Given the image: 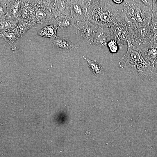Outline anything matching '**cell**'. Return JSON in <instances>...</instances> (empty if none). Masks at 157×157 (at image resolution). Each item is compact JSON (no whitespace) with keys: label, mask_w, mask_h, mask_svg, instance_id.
Masks as SVG:
<instances>
[{"label":"cell","mask_w":157,"mask_h":157,"mask_svg":"<svg viewBox=\"0 0 157 157\" xmlns=\"http://www.w3.org/2000/svg\"><path fill=\"white\" fill-rule=\"evenodd\" d=\"M87 8L88 20L101 27L110 28L124 22L121 15L122 4L112 0H84Z\"/></svg>","instance_id":"6da1fadb"},{"label":"cell","mask_w":157,"mask_h":157,"mask_svg":"<svg viewBox=\"0 0 157 157\" xmlns=\"http://www.w3.org/2000/svg\"><path fill=\"white\" fill-rule=\"evenodd\" d=\"M126 40L127 51L119 61V67L143 78H153L157 74V68L144 58L140 49L133 45L129 39Z\"/></svg>","instance_id":"7a4b0ae2"},{"label":"cell","mask_w":157,"mask_h":157,"mask_svg":"<svg viewBox=\"0 0 157 157\" xmlns=\"http://www.w3.org/2000/svg\"><path fill=\"white\" fill-rule=\"evenodd\" d=\"M121 15L127 27L133 28L150 24L152 9L145 5L141 0H124Z\"/></svg>","instance_id":"3957f363"},{"label":"cell","mask_w":157,"mask_h":157,"mask_svg":"<svg viewBox=\"0 0 157 157\" xmlns=\"http://www.w3.org/2000/svg\"><path fill=\"white\" fill-rule=\"evenodd\" d=\"M128 32L129 40L135 46L140 48L150 43V24L134 28L129 30Z\"/></svg>","instance_id":"277c9868"},{"label":"cell","mask_w":157,"mask_h":157,"mask_svg":"<svg viewBox=\"0 0 157 157\" xmlns=\"http://www.w3.org/2000/svg\"><path fill=\"white\" fill-rule=\"evenodd\" d=\"M76 34L82 37L88 43L94 44V38L98 26L89 20L76 21Z\"/></svg>","instance_id":"5b68a950"},{"label":"cell","mask_w":157,"mask_h":157,"mask_svg":"<svg viewBox=\"0 0 157 157\" xmlns=\"http://www.w3.org/2000/svg\"><path fill=\"white\" fill-rule=\"evenodd\" d=\"M35 6L33 17V23L35 24L39 23L47 25L54 24L55 17L52 13L47 9L38 5L34 0Z\"/></svg>","instance_id":"8992f818"},{"label":"cell","mask_w":157,"mask_h":157,"mask_svg":"<svg viewBox=\"0 0 157 157\" xmlns=\"http://www.w3.org/2000/svg\"><path fill=\"white\" fill-rule=\"evenodd\" d=\"M70 17L76 21L88 20L87 8L84 0H71Z\"/></svg>","instance_id":"52a82bcc"},{"label":"cell","mask_w":157,"mask_h":157,"mask_svg":"<svg viewBox=\"0 0 157 157\" xmlns=\"http://www.w3.org/2000/svg\"><path fill=\"white\" fill-rule=\"evenodd\" d=\"M35 8L34 0H21L18 20H22L35 25L33 21Z\"/></svg>","instance_id":"ba28073f"},{"label":"cell","mask_w":157,"mask_h":157,"mask_svg":"<svg viewBox=\"0 0 157 157\" xmlns=\"http://www.w3.org/2000/svg\"><path fill=\"white\" fill-rule=\"evenodd\" d=\"M71 0H54L51 12L55 17L64 15L70 17Z\"/></svg>","instance_id":"9c48e42d"},{"label":"cell","mask_w":157,"mask_h":157,"mask_svg":"<svg viewBox=\"0 0 157 157\" xmlns=\"http://www.w3.org/2000/svg\"><path fill=\"white\" fill-rule=\"evenodd\" d=\"M144 55V59L155 67L157 61V42H153L140 47Z\"/></svg>","instance_id":"30bf717a"},{"label":"cell","mask_w":157,"mask_h":157,"mask_svg":"<svg viewBox=\"0 0 157 157\" xmlns=\"http://www.w3.org/2000/svg\"><path fill=\"white\" fill-rule=\"evenodd\" d=\"M50 45L53 48L65 51H69L75 47V45L66 37L57 36L50 38Z\"/></svg>","instance_id":"8fae6325"},{"label":"cell","mask_w":157,"mask_h":157,"mask_svg":"<svg viewBox=\"0 0 157 157\" xmlns=\"http://www.w3.org/2000/svg\"><path fill=\"white\" fill-rule=\"evenodd\" d=\"M5 4L8 19H18L21 0H3Z\"/></svg>","instance_id":"7c38bea8"},{"label":"cell","mask_w":157,"mask_h":157,"mask_svg":"<svg viewBox=\"0 0 157 157\" xmlns=\"http://www.w3.org/2000/svg\"><path fill=\"white\" fill-rule=\"evenodd\" d=\"M76 22L71 17L60 15L55 17L54 24L61 30L67 31L76 28Z\"/></svg>","instance_id":"4fadbf2b"},{"label":"cell","mask_w":157,"mask_h":157,"mask_svg":"<svg viewBox=\"0 0 157 157\" xmlns=\"http://www.w3.org/2000/svg\"><path fill=\"white\" fill-rule=\"evenodd\" d=\"M109 36H110L109 28L98 26L94 38V44L101 47L107 45V38Z\"/></svg>","instance_id":"5bb4252c"},{"label":"cell","mask_w":157,"mask_h":157,"mask_svg":"<svg viewBox=\"0 0 157 157\" xmlns=\"http://www.w3.org/2000/svg\"><path fill=\"white\" fill-rule=\"evenodd\" d=\"M0 37L3 38L13 50L16 49V45L21 37L14 31L0 32Z\"/></svg>","instance_id":"9a60e30c"},{"label":"cell","mask_w":157,"mask_h":157,"mask_svg":"<svg viewBox=\"0 0 157 157\" xmlns=\"http://www.w3.org/2000/svg\"><path fill=\"white\" fill-rule=\"evenodd\" d=\"M19 23L18 19H0V32L14 31L17 27Z\"/></svg>","instance_id":"2e32d148"},{"label":"cell","mask_w":157,"mask_h":157,"mask_svg":"<svg viewBox=\"0 0 157 157\" xmlns=\"http://www.w3.org/2000/svg\"><path fill=\"white\" fill-rule=\"evenodd\" d=\"M58 26L55 24L46 25L41 30L38 31V35L50 38H54L57 36L56 35Z\"/></svg>","instance_id":"e0dca14e"},{"label":"cell","mask_w":157,"mask_h":157,"mask_svg":"<svg viewBox=\"0 0 157 157\" xmlns=\"http://www.w3.org/2000/svg\"><path fill=\"white\" fill-rule=\"evenodd\" d=\"M83 58L87 62L90 69L95 75L99 76L104 74V69L95 60H91L84 56H83Z\"/></svg>","instance_id":"ac0fdd59"},{"label":"cell","mask_w":157,"mask_h":157,"mask_svg":"<svg viewBox=\"0 0 157 157\" xmlns=\"http://www.w3.org/2000/svg\"><path fill=\"white\" fill-rule=\"evenodd\" d=\"M19 24L14 31L21 38L28 30L35 25L22 20H19Z\"/></svg>","instance_id":"d6986e66"},{"label":"cell","mask_w":157,"mask_h":157,"mask_svg":"<svg viewBox=\"0 0 157 157\" xmlns=\"http://www.w3.org/2000/svg\"><path fill=\"white\" fill-rule=\"evenodd\" d=\"M150 26L151 32L150 43L157 42V19L152 17Z\"/></svg>","instance_id":"ffe728a7"},{"label":"cell","mask_w":157,"mask_h":157,"mask_svg":"<svg viewBox=\"0 0 157 157\" xmlns=\"http://www.w3.org/2000/svg\"><path fill=\"white\" fill-rule=\"evenodd\" d=\"M107 45L110 53H117L119 48L117 42L114 39H111L107 42Z\"/></svg>","instance_id":"44dd1931"},{"label":"cell","mask_w":157,"mask_h":157,"mask_svg":"<svg viewBox=\"0 0 157 157\" xmlns=\"http://www.w3.org/2000/svg\"><path fill=\"white\" fill-rule=\"evenodd\" d=\"M0 19H6L7 15L6 6L3 0H0Z\"/></svg>","instance_id":"7402d4cb"},{"label":"cell","mask_w":157,"mask_h":157,"mask_svg":"<svg viewBox=\"0 0 157 157\" xmlns=\"http://www.w3.org/2000/svg\"><path fill=\"white\" fill-rule=\"evenodd\" d=\"M152 17L157 19V0H153Z\"/></svg>","instance_id":"603a6c76"},{"label":"cell","mask_w":157,"mask_h":157,"mask_svg":"<svg viewBox=\"0 0 157 157\" xmlns=\"http://www.w3.org/2000/svg\"><path fill=\"white\" fill-rule=\"evenodd\" d=\"M113 2L117 4V5H120L121 4L124 2V0H112Z\"/></svg>","instance_id":"cb8c5ba5"},{"label":"cell","mask_w":157,"mask_h":157,"mask_svg":"<svg viewBox=\"0 0 157 157\" xmlns=\"http://www.w3.org/2000/svg\"><path fill=\"white\" fill-rule=\"evenodd\" d=\"M156 64H157V62H156Z\"/></svg>","instance_id":"d4e9b609"}]
</instances>
